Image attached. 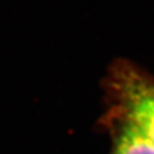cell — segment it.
Returning <instances> with one entry per match:
<instances>
[{"label": "cell", "mask_w": 154, "mask_h": 154, "mask_svg": "<svg viewBox=\"0 0 154 154\" xmlns=\"http://www.w3.org/2000/svg\"><path fill=\"white\" fill-rule=\"evenodd\" d=\"M109 90L116 118L138 129L154 144V80L137 66L118 62L110 71Z\"/></svg>", "instance_id": "obj_1"}, {"label": "cell", "mask_w": 154, "mask_h": 154, "mask_svg": "<svg viewBox=\"0 0 154 154\" xmlns=\"http://www.w3.org/2000/svg\"><path fill=\"white\" fill-rule=\"evenodd\" d=\"M116 130L112 154H154L152 144L129 122L116 118Z\"/></svg>", "instance_id": "obj_2"}]
</instances>
